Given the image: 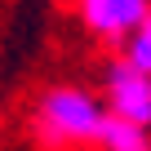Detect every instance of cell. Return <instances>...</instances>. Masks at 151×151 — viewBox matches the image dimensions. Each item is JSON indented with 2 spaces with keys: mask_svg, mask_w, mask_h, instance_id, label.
<instances>
[{
  "mask_svg": "<svg viewBox=\"0 0 151 151\" xmlns=\"http://www.w3.org/2000/svg\"><path fill=\"white\" fill-rule=\"evenodd\" d=\"M107 107L89 93V89H76V85H58L45 89L36 111H31V133L40 147L49 151H71V147H98V133L107 124Z\"/></svg>",
  "mask_w": 151,
  "mask_h": 151,
  "instance_id": "obj_1",
  "label": "cell"
},
{
  "mask_svg": "<svg viewBox=\"0 0 151 151\" xmlns=\"http://www.w3.org/2000/svg\"><path fill=\"white\" fill-rule=\"evenodd\" d=\"M102 89H107V111L111 116H124L133 124H151V76L138 71L129 58L107 62Z\"/></svg>",
  "mask_w": 151,
  "mask_h": 151,
  "instance_id": "obj_2",
  "label": "cell"
},
{
  "mask_svg": "<svg viewBox=\"0 0 151 151\" xmlns=\"http://www.w3.org/2000/svg\"><path fill=\"white\" fill-rule=\"evenodd\" d=\"M76 9H80V22H85L98 40H111V45L124 40V27H120V0H76Z\"/></svg>",
  "mask_w": 151,
  "mask_h": 151,
  "instance_id": "obj_3",
  "label": "cell"
},
{
  "mask_svg": "<svg viewBox=\"0 0 151 151\" xmlns=\"http://www.w3.org/2000/svg\"><path fill=\"white\" fill-rule=\"evenodd\" d=\"M98 147L102 151H151V138H147V124H133L124 116H107Z\"/></svg>",
  "mask_w": 151,
  "mask_h": 151,
  "instance_id": "obj_4",
  "label": "cell"
},
{
  "mask_svg": "<svg viewBox=\"0 0 151 151\" xmlns=\"http://www.w3.org/2000/svg\"><path fill=\"white\" fill-rule=\"evenodd\" d=\"M124 45H129V49H124V58H129L138 71H147V76H151V18H147V22L124 40Z\"/></svg>",
  "mask_w": 151,
  "mask_h": 151,
  "instance_id": "obj_5",
  "label": "cell"
}]
</instances>
